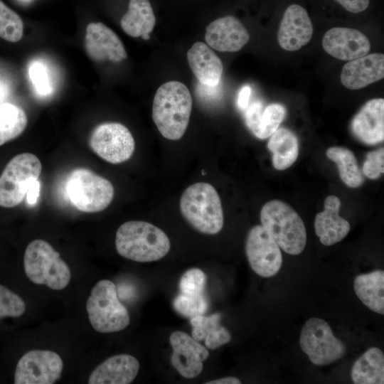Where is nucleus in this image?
<instances>
[{"label":"nucleus","mask_w":384,"mask_h":384,"mask_svg":"<svg viewBox=\"0 0 384 384\" xmlns=\"http://www.w3.org/2000/svg\"><path fill=\"white\" fill-rule=\"evenodd\" d=\"M192 110V97L188 87L178 81L161 85L152 105V119L166 139L178 140L184 134Z\"/></svg>","instance_id":"nucleus-1"},{"label":"nucleus","mask_w":384,"mask_h":384,"mask_svg":"<svg viewBox=\"0 0 384 384\" xmlns=\"http://www.w3.org/2000/svg\"><path fill=\"white\" fill-rule=\"evenodd\" d=\"M115 247L119 255L138 262L159 260L170 250L166 234L157 226L142 220L124 223L117 230Z\"/></svg>","instance_id":"nucleus-2"},{"label":"nucleus","mask_w":384,"mask_h":384,"mask_svg":"<svg viewBox=\"0 0 384 384\" xmlns=\"http://www.w3.org/2000/svg\"><path fill=\"white\" fill-rule=\"evenodd\" d=\"M183 218L196 230L215 235L223 227V211L220 196L208 183L198 182L188 186L180 198Z\"/></svg>","instance_id":"nucleus-3"},{"label":"nucleus","mask_w":384,"mask_h":384,"mask_svg":"<svg viewBox=\"0 0 384 384\" xmlns=\"http://www.w3.org/2000/svg\"><path fill=\"white\" fill-rule=\"evenodd\" d=\"M260 221L285 252L297 255L304 250L306 243L304 223L287 203L279 200L267 202L261 209Z\"/></svg>","instance_id":"nucleus-4"},{"label":"nucleus","mask_w":384,"mask_h":384,"mask_svg":"<svg viewBox=\"0 0 384 384\" xmlns=\"http://www.w3.org/2000/svg\"><path fill=\"white\" fill-rule=\"evenodd\" d=\"M24 271L28 278L36 284H45L54 290L65 288L71 273L60 254L46 241L34 240L26 248Z\"/></svg>","instance_id":"nucleus-5"},{"label":"nucleus","mask_w":384,"mask_h":384,"mask_svg":"<svg viewBox=\"0 0 384 384\" xmlns=\"http://www.w3.org/2000/svg\"><path fill=\"white\" fill-rule=\"evenodd\" d=\"M86 309L92 328L100 333L122 331L130 322L128 310L118 299L115 284L108 279L100 280L93 287Z\"/></svg>","instance_id":"nucleus-6"},{"label":"nucleus","mask_w":384,"mask_h":384,"mask_svg":"<svg viewBox=\"0 0 384 384\" xmlns=\"http://www.w3.org/2000/svg\"><path fill=\"white\" fill-rule=\"evenodd\" d=\"M65 191L72 205L84 213L105 210L114 194V186L109 180L86 168H76L70 173Z\"/></svg>","instance_id":"nucleus-7"},{"label":"nucleus","mask_w":384,"mask_h":384,"mask_svg":"<svg viewBox=\"0 0 384 384\" xmlns=\"http://www.w3.org/2000/svg\"><path fill=\"white\" fill-rule=\"evenodd\" d=\"M41 171V162L35 154L25 152L13 157L0 176V206L19 205L29 185L38 180Z\"/></svg>","instance_id":"nucleus-8"},{"label":"nucleus","mask_w":384,"mask_h":384,"mask_svg":"<svg viewBox=\"0 0 384 384\" xmlns=\"http://www.w3.org/2000/svg\"><path fill=\"white\" fill-rule=\"evenodd\" d=\"M302 351L316 366H325L343 357L346 345L332 332L329 324L320 318H310L304 324L299 337Z\"/></svg>","instance_id":"nucleus-9"},{"label":"nucleus","mask_w":384,"mask_h":384,"mask_svg":"<svg viewBox=\"0 0 384 384\" xmlns=\"http://www.w3.org/2000/svg\"><path fill=\"white\" fill-rule=\"evenodd\" d=\"M89 145L98 156L113 164L129 159L135 149L132 133L119 122L97 125L90 134Z\"/></svg>","instance_id":"nucleus-10"},{"label":"nucleus","mask_w":384,"mask_h":384,"mask_svg":"<svg viewBox=\"0 0 384 384\" xmlns=\"http://www.w3.org/2000/svg\"><path fill=\"white\" fill-rule=\"evenodd\" d=\"M63 368L60 356L48 350H33L18 361L14 373L15 384H53Z\"/></svg>","instance_id":"nucleus-11"},{"label":"nucleus","mask_w":384,"mask_h":384,"mask_svg":"<svg viewBox=\"0 0 384 384\" xmlns=\"http://www.w3.org/2000/svg\"><path fill=\"white\" fill-rule=\"evenodd\" d=\"M245 252L251 268L262 277L275 275L282 267L280 247L262 225H255L249 230Z\"/></svg>","instance_id":"nucleus-12"},{"label":"nucleus","mask_w":384,"mask_h":384,"mask_svg":"<svg viewBox=\"0 0 384 384\" xmlns=\"http://www.w3.org/2000/svg\"><path fill=\"white\" fill-rule=\"evenodd\" d=\"M169 342L173 349L171 363L183 377H197L203 368V362L209 356L208 349L188 334L176 331L171 334Z\"/></svg>","instance_id":"nucleus-13"},{"label":"nucleus","mask_w":384,"mask_h":384,"mask_svg":"<svg viewBox=\"0 0 384 384\" xmlns=\"http://www.w3.org/2000/svg\"><path fill=\"white\" fill-rule=\"evenodd\" d=\"M85 47L94 61L119 63L127 58L125 48L118 36L101 22L90 23L86 28Z\"/></svg>","instance_id":"nucleus-14"},{"label":"nucleus","mask_w":384,"mask_h":384,"mask_svg":"<svg viewBox=\"0 0 384 384\" xmlns=\"http://www.w3.org/2000/svg\"><path fill=\"white\" fill-rule=\"evenodd\" d=\"M313 34V25L306 10L299 4L289 6L282 16L277 40L288 51L298 50L306 45Z\"/></svg>","instance_id":"nucleus-15"},{"label":"nucleus","mask_w":384,"mask_h":384,"mask_svg":"<svg viewBox=\"0 0 384 384\" xmlns=\"http://www.w3.org/2000/svg\"><path fill=\"white\" fill-rule=\"evenodd\" d=\"M322 46L334 58L348 61L368 54L370 50V41L363 33L345 27H334L326 31Z\"/></svg>","instance_id":"nucleus-16"},{"label":"nucleus","mask_w":384,"mask_h":384,"mask_svg":"<svg viewBox=\"0 0 384 384\" xmlns=\"http://www.w3.org/2000/svg\"><path fill=\"white\" fill-rule=\"evenodd\" d=\"M205 39L211 48L220 52H237L250 40L242 23L233 16L212 21L206 29Z\"/></svg>","instance_id":"nucleus-17"},{"label":"nucleus","mask_w":384,"mask_h":384,"mask_svg":"<svg viewBox=\"0 0 384 384\" xmlns=\"http://www.w3.org/2000/svg\"><path fill=\"white\" fill-rule=\"evenodd\" d=\"M384 77V55L367 54L349 60L341 70V82L349 90H359Z\"/></svg>","instance_id":"nucleus-18"},{"label":"nucleus","mask_w":384,"mask_h":384,"mask_svg":"<svg viewBox=\"0 0 384 384\" xmlns=\"http://www.w3.org/2000/svg\"><path fill=\"white\" fill-rule=\"evenodd\" d=\"M353 135L366 144H375L384 139V100L368 101L354 116L351 124Z\"/></svg>","instance_id":"nucleus-19"},{"label":"nucleus","mask_w":384,"mask_h":384,"mask_svg":"<svg viewBox=\"0 0 384 384\" xmlns=\"http://www.w3.org/2000/svg\"><path fill=\"white\" fill-rule=\"evenodd\" d=\"M341 201L336 196H329L324 201V209L315 218L314 229L320 242L326 246L342 240L351 230L349 223L339 215Z\"/></svg>","instance_id":"nucleus-20"},{"label":"nucleus","mask_w":384,"mask_h":384,"mask_svg":"<svg viewBox=\"0 0 384 384\" xmlns=\"http://www.w3.org/2000/svg\"><path fill=\"white\" fill-rule=\"evenodd\" d=\"M139 370L138 360L129 354H119L108 358L91 373L89 384H129Z\"/></svg>","instance_id":"nucleus-21"},{"label":"nucleus","mask_w":384,"mask_h":384,"mask_svg":"<svg viewBox=\"0 0 384 384\" xmlns=\"http://www.w3.org/2000/svg\"><path fill=\"white\" fill-rule=\"evenodd\" d=\"M188 65L203 85L215 86L221 80L223 66L220 58L203 42L195 43L187 52Z\"/></svg>","instance_id":"nucleus-22"},{"label":"nucleus","mask_w":384,"mask_h":384,"mask_svg":"<svg viewBox=\"0 0 384 384\" xmlns=\"http://www.w3.org/2000/svg\"><path fill=\"white\" fill-rule=\"evenodd\" d=\"M356 294L368 309L384 314V272L381 270L358 275L353 281Z\"/></svg>","instance_id":"nucleus-23"},{"label":"nucleus","mask_w":384,"mask_h":384,"mask_svg":"<svg viewBox=\"0 0 384 384\" xmlns=\"http://www.w3.org/2000/svg\"><path fill=\"white\" fill-rule=\"evenodd\" d=\"M221 315L218 313L206 316L198 315L190 319L192 337L198 341L204 340L205 346L210 350L228 343L231 339L229 331L220 325Z\"/></svg>","instance_id":"nucleus-24"},{"label":"nucleus","mask_w":384,"mask_h":384,"mask_svg":"<svg viewBox=\"0 0 384 384\" xmlns=\"http://www.w3.org/2000/svg\"><path fill=\"white\" fill-rule=\"evenodd\" d=\"M156 18L149 0H130L127 12L121 19V26L134 38L149 34L154 29Z\"/></svg>","instance_id":"nucleus-25"},{"label":"nucleus","mask_w":384,"mask_h":384,"mask_svg":"<svg viewBox=\"0 0 384 384\" xmlns=\"http://www.w3.org/2000/svg\"><path fill=\"white\" fill-rule=\"evenodd\" d=\"M351 379L355 384H383V352L377 347L364 352L352 366Z\"/></svg>","instance_id":"nucleus-26"},{"label":"nucleus","mask_w":384,"mask_h":384,"mask_svg":"<svg viewBox=\"0 0 384 384\" xmlns=\"http://www.w3.org/2000/svg\"><path fill=\"white\" fill-rule=\"evenodd\" d=\"M267 148L272 154V164L277 170L288 169L298 157L297 138L292 131L287 128H278L270 136Z\"/></svg>","instance_id":"nucleus-27"},{"label":"nucleus","mask_w":384,"mask_h":384,"mask_svg":"<svg viewBox=\"0 0 384 384\" xmlns=\"http://www.w3.org/2000/svg\"><path fill=\"white\" fill-rule=\"evenodd\" d=\"M327 157L337 165L341 180L351 188H357L364 181L353 153L344 147L333 146L326 150Z\"/></svg>","instance_id":"nucleus-28"},{"label":"nucleus","mask_w":384,"mask_h":384,"mask_svg":"<svg viewBox=\"0 0 384 384\" xmlns=\"http://www.w3.org/2000/svg\"><path fill=\"white\" fill-rule=\"evenodd\" d=\"M27 122V116L20 107L8 102L0 104V146L21 135Z\"/></svg>","instance_id":"nucleus-29"},{"label":"nucleus","mask_w":384,"mask_h":384,"mask_svg":"<svg viewBox=\"0 0 384 384\" xmlns=\"http://www.w3.org/2000/svg\"><path fill=\"white\" fill-rule=\"evenodd\" d=\"M23 33V23L21 17L0 0V38L15 43Z\"/></svg>","instance_id":"nucleus-30"},{"label":"nucleus","mask_w":384,"mask_h":384,"mask_svg":"<svg viewBox=\"0 0 384 384\" xmlns=\"http://www.w3.org/2000/svg\"><path fill=\"white\" fill-rule=\"evenodd\" d=\"M286 114L285 107L278 103L269 105L262 112L257 132L255 135L259 139L270 137L278 128Z\"/></svg>","instance_id":"nucleus-31"},{"label":"nucleus","mask_w":384,"mask_h":384,"mask_svg":"<svg viewBox=\"0 0 384 384\" xmlns=\"http://www.w3.org/2000/svg\"><path fill=\"white\" fill-rule=\"evenodd\" d=\"M173 306L179 314L191 319L206 313L208 303L203 294L190 295L180 293L174 299Z\"/></svg>","instance_id":"nucleus-32"},{"label":"nucleus","mask_w":384,"mask_h":384,"mask_svg":"<svg viewBox=\"0 0 384 384\" xmlns=\"http://www.w3.org/2000/svg\"><path fill=\"white\" fill-rule=\"evenodd\" d=\"M26 311V304L22 298L11 290L0 284V319L18 317Z\"/></svg>","instance_id":"nucleus-33"},{"label":"nucleus","mask_w":384,"mask_h":384,"mask_svg":"<svg viewBox=\"0 0 384 384\" xmlns=\"http://www.w3.org/2000/svg\"><path fill=\"white\" fill-rule=\"evenodd\" d=\"M206 284V275L198 268L186 271L179 281L180 293L190 295L203 294Z\"/></svg>","instance_id":"nucleus-34"},{"label":"nucleus","mask_w":384,"mask_h":384,"mask_svg":"<svg viewBox=\"0 0 384 384\" xmlns=\"http://www.w3.org/2000/svg\"><path fill=\"white\" fill-rule=\"evenodd\" d=\"M28 75L36 91L41 96H46L53 91L52 82L46 66L39 60L33 61L29 65Z\"/></svg>","instance_id":"nucleus-35"},{"label":"nucleus","mask_w":384,"mask_h":384,"mask_svg":"<svg viewBox=\"0 0 384 384\" xmlns=\"http://www.w3.org/2000/svg\"><path fill=\"white\" fill-rule=\"evenodd\" d=\"M363 171L370 179H376L384 172V148L367 154Z\"/></svg>","instance_id":"nucleus-36"},{"label":"nucleus","mask_w":384,"mask_h":384,"mask_svg":"<svg viewBox=\"0 0 384 384\" xmlns=\"http://www.w3.org/2000/svg\"><path fill=\"white\" fill-rule=\"evenodd\" d=\"M263 112V105L260 101L253 102L247 109L245 112V121L246 124L251 131V132L255 135L260 119Z\"/></svg>","instance_id":"nucleus-37"},{"label":"nucleus","mask_w":384,"mask_h":384,"mask_svg":"<svg viewBox=\"0 0 384 384\" xmlns=\"http://www.w3.org/2000/svg\"><path fill=\"white\" fill-rule=\"evenodd\" d=\"M346 11L358 14L365 11L369 6L370 0H335Z\"/></svg>","instance_id":"nucleus-38"},{"label":"nucleus","mask_w":384,"mask_h":384,"mask_svg":"<svg viewBox=\"0 0 384 384\" xmlns=\"http://www.w3.org/2000/svg\"><path fill=\"white\" fill-rule=\"evenodd\" d=\"M40 194V182L38 180L33 181L28 186L26 198V202L30 206H33L36 203Z\"/></svg>","instance_id":"nucleus-39"},{"label":"nucleus","mask_w":384,"mask_h":384,"mask_svg":"<svg viewBox=\"0 0 384 384\" xmlns=\"http://www.w3.org/2000/svg\"><path fill=\"white\" fill-rule=\"evenodd\" d=\"M251 94V87L245 85L241 88L238 97V105L240 110H245L248 106Z\"/></svg>","instance_id":"nucleus-40"},{"label":"nucleus","mask_w":384,"mask_h":384,"mask_svg":"<svg viewBox=\"0 0 384 384\" xmlns=\"http://www.w3.org/2000/svg\"><path fill=\"white\" fill-rule=\"evenodd\" d=\"M206 384H240L241 381L236 377L228 376L220 379L210 380L206 383Z\"/></svg>","instance_id":"nucleus-41"},{"label":"nucleus","mask_w":384,"mask_h":384,"mask_svg":"<svg viewBox=\"0 0 384 384\" xmlns=\"http://www.w3.org/2000/svg\"><path fill=\"white\" fill-rule=\"evenodd\" d=\"M4 96V91L3 90V87L0 85V102L3 99Z\"/></svg>","instance_id":"nucleus-42"}]
</instances>
